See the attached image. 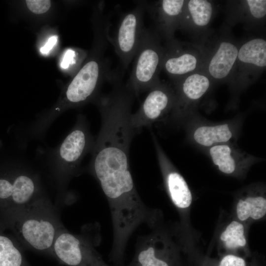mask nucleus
Here are the masks:
<instances>
[{
	"instance_id": "1a4fd4ad",
	"label": "nucleus",
	"mask_w": 266,
	"mask_h": 266,
	"mask_svg": "<svg viewBox=\"0 0 266 266\" xmlns=\"http://www.w3.org/2000/svg\"><path fill=\"white\" fill-rule=\"evenodd\" d=\"M175 101L174 90L159 81L149 91L138 110L131 114V126L140 132L142 127L156 122L172 109Z\"/></svg>"
},
{
	"instance_id": "0eeeda50",
	"label": "nucleus",
	"mask_w": 266,
	"mask_h": 266,
	"mask_svg": "<svg viewBox=\"0 0 266 266\" xmlns=\"http://www.w3.org/2000/svg\"><path fill=\"white\" fill-rule=\"evenodd\" d=\"M177 251L158 233L139 237L133 259L126 266H179Z\"/></svg>"
},
{
	"instance_id": "9d476101",
	"label": "nucleus",
	"mask_w": 266,
	"mask_h": 266,
	"mask_svg": "<svg viewBox=\"0 0 266 266\" xmlns=\"http://www.w3.org/2000/svg\"><path fill=\"white\" fill-rule=\"evenodd\" d=\"M217 41L209 54L204 53L202 70L211 80L222 81L233 75L239 45L232 39L226 37Z\"/></svg>"
},
{
	"instance_id": "6ab92c4d",
	"label": "nucleus",
	"mask_w": 266,
	"mask_h": 266,
	"mask_svg": "<svg viewBox=\"0 0 266 266\" xmlns=\"http://www.w3.org/2000/svg\"><path fill=\"white\" fill-rule=\"evenodd\" d=\"M0 266H32L9 238L0 235Z\"/></svg>"
},
{
	"instance_id": "412c9836",
	"label": "nucleus",
	"mask_w": 266,
	"mask_h": 266,
	"mask_svg": "<svg viewBox=\"0 0 266 266\" xmlns=\"http://www.w3.org/2000/svg\"><path fill=\"white\" fill-rule=\"evenodd\" d=\"M239 7L243 13L242 16L248 22H257L264 20L266 15V0H247L240 1Z\"/></svg>"
},
{
	"instance_id": "4468645a",
	"label": "nucleus",
	"mask_w": 266,
	"mask_h": 266,
	"mask_svg": "<svg viewBox=\"0 0 266 266\" xmlns=\"http://www.w3.org/2000/svg\"><path fill=\"white\" fill-rule=\"evenodd\" d=\"M214 12L215 7L211 1L186 0L179 29L193 33L205 30L213 19Z\"/></svg>"
},
{
	"instance_id": "f03ea898",
	"label": "nucleus",
	"mask_w": 266,
	"mask_h": 266,
	"mask_svg": "<svg viewBox=\"0 0 266 266\" xmlns=\"http://www.w3.org/2000/svg\"><path fill=\"white\" fill-rule=\"evenodd\" d=\"M16 209L15 231L23 245L53 257V244L63 225L50 201L40 195Z\"/></svg>"
},
{
	"instance_id": "7ed1b4c3",
	"label": "nucleus",
	"mask_w": 266,
	"mask_h": 266,
	"mask_svg": "<svg viewBox=\"0 0 266 266\" xmlns=\"http://www.w3.org/2000/svg\"><path fill=\"white\" fill-rule=\"evenodd\" d=\"M95 140L86 118L79 115L73 128L51 156V169L61 193H65L70 180L81 173L82 161L91 152Z\"/></svg>"
},
{
	"instance_id": "2eb2a0df",
	"label": "nucleus",
	"mask_w": 266,
	"mask_h": 266,
	"mask_svg": "<svg viewBox=\"0 0 266 266\" xmlns=\"http://www.w3.org/2000/svg\"><path fill=\"white\" fill-rule=\"evenodd\" d=\"M211 79L200 70L173 82L175 85V101L182 100L197 101L208 91Z\"/></svg>"
},
{
	"instance_id": "f3484780",
	"label": "nucleus",
	"mask_w": 266,
	"mask_h": 266,
	"mask_svg": "<svg viewBox=\"0 0 266 266\" xmlns=\"http://www.w3.org/2000/svg\"><path fill=\"white\" fill-rule=\"evenodd\" d=\"M209 154L212 162L221 172L231 174L236 170L238 160L229 145L219 144L214 145L210 148Z\"/></svg>"
},
{
	"instance_id": "39448f33",
	"label": "nucleus",
	"mask_w": 266,
	"mask_h": 266,
	"mask_svg": "<svg viewBox=\"0 0 266 266\" xmlns=\"http://www.w3.org/2000/svg\"><path fill=\"white\" fill-rule=\"evenodd\" d=\"M99 234L88 232L76 234L64 226L58 231L53 246V257L67 266H114L106 263L96 249L101 241Z\"/></svg>"
},
{
	"instance_id": "9b49d317",
	"label": "nucleus",
	"mask_w": 266,
	"mask_h": 266,
	"mask_svg": "<svg viewBox=\"0 0 266 266\" xmlns=\"http://www.w3.org/2000/svg\"><path fill=\"white\" fill-rule=\"evenodd\" d=\"M40 191L38 176L24 168L12 180L0 179V199L11 201L16 208L31 202L40 195Z\"/></svg>"
},
{
	"instance_id": "b1692460",
	"label": "nucleus",
	"mask_w": 266,
	"mask_h": 266,
	"mask_svg": "<svg viewBox=\"0 0 266 266\" xmlns=\"http://www.w3.org/2000/svg\"><path fill=\"white\" fill-rule=\"evenodd\" d=\"M75 56V52L74 50L70 49L67 50L63 56L61 63L62 68L66 69L70 65L74 64L75 62L74 60Z\"/></svg>"
},
{
	"instance_id": "393cba45",
	"label": "nucleus",
	"mask_w": 266,
	"mask_h": 266,
	"mask_svg": "<svg viewBox=\"0 0 266 266\" xmlns=\"http://www.w3.org/2000/svg\"><path fill=\"white\" fill-rule=\"evenodd\" d=\"M58 37L56 35L50 37L45 44V45L40 48V52L42 54H47L56 44L57 42Z\"/></svg>"
},
{
	"instance_id": "423d86ee",
	"label": "nucleus",
	"mask_w": 266,
	"mask_h": 266,
	"mask_svg": "<svg viewBox=\"0 0 266 266\" xmlns=\"http://www.w3.org/2000/svg\"><path fill=\"white\" fill-rule=\"evenodd\" d=\"M146 1L138 2L120 19L114 36L110 41L124 69H127L136 54L145 27L143 14Z\"/></svg>"
},
{
	"instance_id": "f8f14e48",
	"label": "nucleus",
	"mask_w": 266,
	"mask_h": 266,
	"mask_svg": "<svg viewBox=\"0 0 266 266\" xmlns=\"http://www.w3.org/2000/svg\"><path fill=\"white\" fill-rule=\"evenodd\" d=\"M266 66V41L261 37L250 38L239 45L233 76L256 77Z\"/></svg>"
},
{
	"instance_id": "6e6552de",
	"label": "nucleus",
	"mask_w": 266,
	"mask_h": 266,
	"mask_svg": "<svg viewBox=\"0 0 266 266\" xmlns=\"http://www.w3.org/2000/svg\"><path fill=\"white\" fill-rule=\"evenodd\" d=\"M204 54L197 48H189L174 38L164 46L163 69L172 82L202 70Z\"/></svg>"
},
{
	"instance_id": "ddd939ff",
	"label": "nucleus",
	"mask_w": 266,
	"mask_h": 266,
	"mask_svg": "<svg viewBox=\"0 0 266 266\" xmlns=\"http://www.w3.org/2000/svg\"><path fill=\"white\" fill-rule=\"evenodd\" d=\"M185 2L184 0H162L149 4L146 3V9L154 21L155 32L166 41L174 38V33L179 28Z\"/></svg>"
},
{
	"instance_id": "4be33fe9",
	"label": "nucleus",
	"mask_w": 266,
	"mask_h": 266,
	"mask_svg": "<svg viewBox=\"0 0 266 266\" xmlns=\"http://www.w3.org/2000/svg\"><path fill=\"white\" fill-rule=\"evenodd\" d=\"M26 3L28 8L35 14L46 12L51 6V1L47 0H27Z\"/></svg>"
},
{
	"instance_id": "a211bd4d",
	"label": "nucleus",
	"mask_w": 266,
	"mask_h": 266,
	"mask_svg": "<svg viewBox=\"0 0 266 266\" xmlns=\"http://www.w3.org/2000/svg\"><path fill=\"white\" fill-rule=\"evenodd\" d=\"M266 213V200L261 196L250 197L241 199L236 205L238 218L244 221L251 218L258 220L263 218Z\"/></svg>"
},
{
	"instance_id": "dca6fc26",
	"label": "nucleus",
	"mask_w": 266,
	"mask_h": 266,
	"mask_svg": "<svg viewBox=\"0 0 266 266\" xmlns=\"http://www.w3.org/2000/svg\"><path fill=\"white\" fill-rule=\"evenodd\" d=\"M233 133L227 124L215 126H201L194 131L193 138L199 144L209 147L229 141Z\"/></svg>"
},
{
	"instance_id": "a878e982",
	"label": "nucleus",
	"mask_w": 266,
	"mask_h": 266,
	"mask_svg": "<svg viewBox=\"0 0 266 266\" xmlns=\"http://www.w3.org/2000/svg\"></svg>"
},
{
	"instance_id": "aec40b11",
	"label": "nucleus",
	"mask_w": 266,
	"mask_h": 266,
	"mask_svg": "<svg viewBox=\"0 0 266 266\" xmlns=\"http://www.w3.org/2000/svg\"><path fill=\"white\" fill-rule=\"evenodd\" d=\"M220 239L225 247L230 250L245 246L246 240L244 226L236 221H232L222 233Z\"/></svg>"
},
{
	"instance_id": "20e7f679",
	"label": "nucleus",
	"mask_w": 266,
	"mask_h": 266,
	"mask_svg": "<svg viewBox=\"0 0 266 266\" xmlns=\"http://www.w3.org/2000/svg\"><path fill=\"white\" fill-rule=\"evenodd\" d=\"M163 55L164 46L160 36L155 31L145 27L131 75L125 84L134 97L149 91L160 81Z\"/></svg>"
},
{
	"instance_id": "5701e85b",
	"label": "nucleus",
	"mask_w": 266,
	"mask_h": 266,
	"mask_svg": "<svg viewBox=\"0 0 266 266\" xmlns=\"http://www.w3.org/2000/svg\"><path fill=\"white\" fill-rule=\"evenodd\" d=\"M217 266H248L245 259L233 254L224 256Z\"/></svg>"
},
{
	"instance_id": "f257e3e1",
	"label": "nucleus",
	"mask_w": 266,
	"mask_h": 266,
	"mask_svg": "<svg viewBox=\"0 0 266 266\" xmlns=\"http://www.w3.org/2000/svg\"><path fill=\"white\" fill-rule=\"evenodd\" d=\"M110 39L101 44L97 55L89 60L79 70L67 86L62 105L52 114L40 117L29 128L35 138H41L62 111L70 106L81 105L93 98L103 81H112L114 76L109 67L105 52Z\"/></svg>"
}]
</instances>
